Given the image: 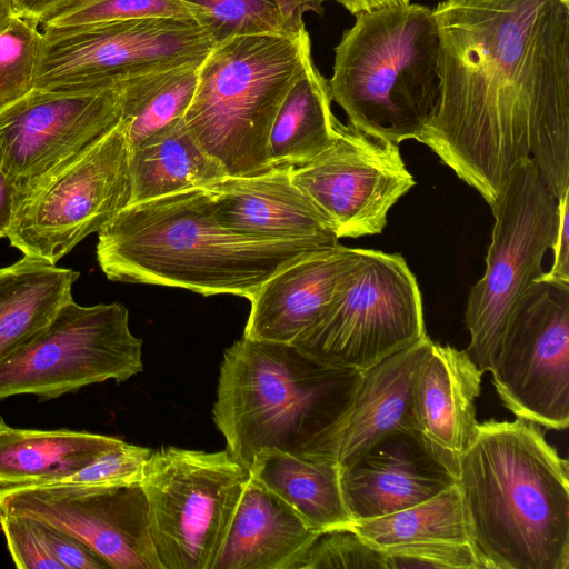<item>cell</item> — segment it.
Wrapping results in <instances>:
<instances>
[{"mask_svg":"<svg viewBox=\"0 0 569 569\" xmlns=\"http://www.w3.org/2000/svg\"><path fill=\"white\" fill-rule=\"evenodd\" d=\"M439 99L417 137L490 206L530 156L569 192V0H442Z\"/></svg>","mask_w":569,"mask_h":569,"instance_id":"obj_1","label":"cell"},{"mask_svg":"<svg viewBox=\"0 0 569 569\" xmlns=\"http://www.w3.org/2000/svg\"><path fill=\"white\" fill-rule=\"evenodd\" d=\"M526 418L478 422L456 483L485 569H569V467Z\"/></svg>","mask_w":569,"mask_h":569,"instance_id":"obj_2","label":"cell"},{"mask_svg":"<svg viewBox=\"0 0 569 569\" xmlns=\"http://www.w3.org/2000/svg\"><path fill=\"white\" fill-rule=\"evenodd\" d=\"M337 244L234 232L207 191L191 189L123 208L98 232L97 260L110 280L250 300L281 269Z\"/></svg>","mask_w":569,"mask_h":569,"instance_id":"obj_3","label":"cell"},{"mask_svg":"<svg viewBox=\"0 0 569 569\" xmlns=\"http://www.w3.org/2000/svg\"><path fill=\"white\" fill-rule=\"evenodd\" d=\"M361 376L321 365L290 343L242 336L224 351L213 421L229 453L247 470L267 448L329 462L330 433Z\"/></svg>","mask_w":569,"mask_h":569,"instance_id":"obj_4","label":"cell"},{"mask_svg":"<svg viewBox=\"0 0 569 569\" xmlns=\"http://www.w3.org/2000/svg\"><path fill=\"white\" fill-rule=\"evenodd\" d=\"M438 51L427 6L359 13L335 47L331 100L353 128L397 144L416 140L438 103Z\"/></svg>","mask_w":569,"mask_h":569,"instance_id":"obj_5","label":"cell"},{"mask_svg":"<svg viewBox=\"0 0 569 569\" xmlns=\"http://www.w3.org/2000/svg\"><path fill=\"white\" fill-rule=\"evenodd\" d=\"M311 61L307 30L234 37L208 53L183 120L228 176L272 169L268 159L272 122Z\"/></svg>","mask_w":569,"mask_h":569,"instance_id":"obj_6","label":"cell"},{"mask_svg":"<svg viewBox=\"0 0 569 569\" xmlns=\"http://www.w3.org/2000/svg\"><path fill=\"white\" fill-rule=\"evenodd\" d=\"M426 335L419 284L403 257L361 249L320 317L290 345L321 365L362 372Z\"/></svg>","mask_w":569,"mask_h":569,"instance_id":"obj_7","label":"cell"},{"mask_svg":"<svg viewBox=\"0 0 569 569\" xmlns=\"http://www.w3.org/2000/svg\"><path fill=\"white\" fill-rule=\"evenodd\" d=\"M491 208L495 224L483 276L471 287L465 312L469 357L490 371L507 323L527 289L542 273V258L557 230V199L530 156L503 181Z\"/></svg>","mask_w":569,"mask_h":569,"instance_id":"obj_8","label":"cell"},{"mask_svg":"<svg viewBox=\"0 0 569 569\" xmlns=\"http://www.w3.org/2000/svg\"><path fill=\"white\" fill-rule=\"evenodd\" d=\"M248 478L228 450L151 451L140 485L162 569H212Z\"/></svg>","mask_w":569,"mask_h":569,"instance_id":"obj_9","label":"cell"},{"mask_svg":"<svg viewBox=\"0 0 569 569\" xmlns=\"http://www.w3.org/2000/svg\"><path fill=\"white\" fill-rule=\"evenodd\" d=\"M142 369V340L130 331L123 305L84 307L71 299L0 362V400L16 395L54 399L109 379L123 382Z\"/></svg>","mask_w":569,"mask_h":569,"instance_id":"obj_10","label":"cell"},{"mask_svg":"<svg viewBox=\"0 0 569 569\" xmlns=\"http://www.w3.org/2000/svg\"><path fill=\"white\" fill-rule=\"evenodd\" d=\"M213 48L193 20L140 18L80 27H43L34 88L73 90L200 64Z\"/></svg>","mask_w":569,"mask_h":569,"instance_id":"obj_11","label":"cell"},{"mask_svg":"<svg viewBox=\"0 0 569 569\" xmlns=\"http://www.w3.org/2000/svg\"><path fill=\"white\" fill-rule=\"evenodd\" d=\"M130 203L129 143L121 122L37 184L17 206L7 238L56 264Z\"/></svg>","mask_w":569,"mask_h":569,"instance_id":"obj_12","label":"cell"},{"mask_svg":"<svg viewBox=\"0 0 569 569\" xmlns=\"http://www.w3.org/2000/svg\"><path fill=\"white\" fill-rule=\"evenodd\" d=\"M502 405L545 429L569 426V283L539 277L511 315L490 370Z\"/></svg>","mask_w":569,"mask_h":569,"instance_id":"obj_13","label":"cell"},{"mask_svg":"<svg viewBox=\"0 0 569 569\" xmlns=\"http://www.w3.org/2000/svg\"><path fill=\"white\" fill-rule=\"evenodd\" d=\"M120 82L73 90L33 88L0 110V169L16 208L43 179L120 122Z\"/></svg>","mask_w":569,"mask_h":569,"instance_id":"obj_14","label":"cell"},{"mask_svg":"<svg viewBox=\"0 0 569 569\" xmlns=\"http://www.w3.org/2000/svg\"><path fill=\"white\" fill-rule=\"evenodd\" d=\"M0 513L44 522L80 540L113 569H162L140 483L71 481L0 488Z\"/></svg>","mask_w":569,"mask_h":569,"instance_id":"obj_15","label":"cell"},{"mask_svg":"<svg viewBox=\"0 0 569 569\" xmlns=\"http://www.w3.org/2000/svg\"><path fill=\"white\" fill-rule=\"evenodd\" d=\"M290 177L338 239L381 233L389 210L416 184L399 144L349 123L320 156L290 168Z\"/></svg>","mask_w":569,"mask_h":569,"instance_id":"obj_16","label":"cell"},{"mask_svg":"<svg viewBox=\"0 0 569 569\" xmlns=\"http://www.w3.org/2000/svg\"><path fill=\"white\" fill-rule=\"evenodd\" d=\"M482 375L466 350L430 339L412 377V432L455 477L477 430Z\"/></svg>","mask_w":569,"mask_h":569,"instance_id":"obj_17","label":"cell"},{"mask_svg":"<svg viewBox=\"0 0 569 569\" xmlns=\"http://www.w3.org/2000/svg\"><path fill=\"white\" fill-rule=\"evenodd\" d=\"M345 501L352 521L411 507L456 482L412 432L393 433L340 469Z\"/></svg>","mask_w":569,"mask_h":569,"instance_id":"obj_18","label":"cell"},{"mask_svg":"<svg viewBox=\"0 0 569 569\" xmlns=\"http://www.w3.org/2000/svg\"><path fill=\"white\" fill-rule=\"evenodd\" d=\"M202 189L212 201L217 220L234 232L262 239L339 243L325 217L292 182L290 168L227 176Z\"/></svg>","mask_w":569,"mask_h":569,"instance_id":"obj_19","label":"cell"},{"mask_svg":"<svg viewBox=\"0 0 569 569\" xmlns=\"http://www.w3.org/2000/svg\"><path fill=\"white\" fill-rule=\"evenodd\" d=\"M340 243L301 258L269 278L249 300L243 336L292 343L311 327L360 258Z\"/></svg>","mask_w":569,"mask_h":569,"instance_id":"obj_20","label":"cell"},{"mask_svg":"<svg viewBox=\"0 0 569 569\" xmlns=\"http://www.w3.org/2000/svg\"><path fill=\"white\" fill-rule=\"evenodd\" d=\"M429 341L426 335L362 371L350 406L330 433L326 451L329 462L346 468L382 439L398 432H412L411 382Z\"/></svg>","mask_w":569,"mask_h":569,"instance_id":"obj_21","label":"cell"},{"mask_svg":"<svg viewBox=\"0 0 569 569\" xmlns=\"http://www.w3.org/2000/svg\"><path fill=\"white\" fill-rule=\"evenodd\" d=\"M316 533L249 475L212 569H288Z\"/></svg>","mask_w":569,"mask_h":569,"instance_id":"obj_22","label":"cell"},{"mask_svg":"<svg viewBox=\"0 0 569 569\" xmlns=\"http://www.w3.org/2000/svg\"><path fill=\"white\" fill-rule=\"evenodd\" d=\"M129 176L132 204L202 189L228 174L182 118L129 148Z\"/></svg>","mask_w":569,"mask_h":569,"instance_id":"obj_23","label":"cell"},{"mask_svg":"<svg viewBox=\"0 0 569 569\" xmlns=\"http://www.w3.org/2000/svg\"><path fill=\"white\" fill-rule=\"evenodd\" d=\"M119 438L68 429L0 431V488L62 481L94 462Z\"/></svg>","mask_w":569,"mask_h":569,"instance_id":"obj_24","label":"cell"},{"mask_svg":"<svg viewBox=\"0 0 569 569\" xmlns=\"http://www.w3.org/2000/svg\"><path fill=\"white\" fill-rule=\"evenodd\" d=\"M80 273L24 256L0 269V362L42 330L72 299Z\"/></svg>","mask_w":569,"mask_h":569,"instance_id":"obj_25","label":"cell"},{"mask_svg":"<svg viewBox=\"0 0 569 569\" xmlns=\"http://www.w3.org/2000/svg\"><path fill=\"white\" fill-rule=\"evenodd\" d=\"M248 471L316 532L342 528L352 521L336 463L305 460L267 448L254 456Z\"/></svg>","mask_w":569,"mask_h":569,"instance_id":"obj_26","label":"cell"},{"mask_svg":"<svg viewBox=\"0 0 569 569\" xmlns=\"http://www.w3.org/2000/svg\"><path fill=\"white\" fill-rule=\"evenodd\" d=\"M326 79L313 61L293 83L272 122L268 138L271 168H297L326 151L342 124L331 110Z\"/></svg>","mask_w":569,"mask_h":569,"instance_id":"obj_27","label":"cell"},{"mask_svg":"<svg viewBox=\"0 0 569 569\" xmlns=\"http://www.w3.org/2000/svg\"><path fill=\"white\" fill-rule=\"evenodd\" d=\"M200 64L147 72L120 81V122L129 148L184 117L197 89Z\"/></svg>","mask_w":569,"mask_h":569,"instance_id":"obj_28","label":"cell"},{"mask_svg":"<svg viewBox=\"0 0 569 569\" xmlns=\"http://www.w3.org/2000/svg\"><path fill=\"white\" fill-rule=\"evenodd\" d=\"M342 528L381 550L432 540L470 541L456 482L422 502L386 516L351 521Z\"/></svg>","mask_w":569,"mask_h":569,"instance_id":"obj_29","label":"cell"},{"mask_svg":"<svg viewBox=\"0 0 569 569\" xmlns=\"http://www.w3.org/2000/svg\"><path fill=\"white\" fill-rule=\"evenodd\" d=\"M202 28L213 47L252 34H293L274 0H179ZM298 34V33H297Z\"/></svg>","mask_w":569,"mask_h":569,"instance_id":"obj_30","label":"cell"},{"mask_svg":"<svg viewBox=\"0 0 569 569\" xmlns=\"http://www.w3.org/2000/svg\"><path fill=\"white\" fill-rule=\"evenodd\" d=\"M34 22L16 16L0 33V110L34 88L42 32Z\"/></svg>","mask_w":569,"mask_h":569,"instance_id":"obj_31","label":"cell"},{"mask_svg":"<svg viewBox=\"0 0 569 569\" xmlns=\"http://www.w3.org/2000/svg\"><path fill=\"white\" fill-rule=\"evenodd\" d=\"M288 569H387L383 550L348 528L319 531Z\"/></svg>","mask_w":569,"mask_h":569,"instance_id":"obj_32","label":"cell"},{"mask_svg":"<svg viewBox=\"0 0 569 569\" xmlns=\"http://www.w3.org/2000/svg\"><path fill=\"white\" fill-rule=\"evenodd\" d=\"M192 19L179 0H74L43 27H80L140 18Z\"/></svg>","mask_w":569,"mask_h":569,"instance_id":"obj_33","label":"cell"},{"mask_svg":"<svg viewBox=\"0 0 569 569\" xmlns=\"http://www.w3.org/2000/svg\"><path fill=\"white\" fill-rule=\"evenodd\" d=\"M387 569H485L470 541L432 540L383 549Z\"/></svg>","mask_w":569,"mask_h":569,"instance_id":"obj_34","label":"cell"},{"mask_svg":"<svg viewBox=\"0 0 569 569\" xmlns=\"http://www.w3.org/2000/svg\"><path fill=\"white\" fill-rule=\"evenodd\" d=\"M151 450L121 439L94 462L62 481L94 486L140 483Z\"/></svg>","mask_w":569,"mask_h":569,"instance_id":"obj_35","label":"cell"},{"mask_svg":"<svg viewBox=\"0 0 569 569\" xmlns=\"http://www.w3.org/2000/svg\"><path fill=\"white\" fill-rule=\"evenodd\" d=\"M0 527L17 568L62 569L44 545L32 518L0 513Z\"/></svg>","mask_w":569,"mask_h":569,"instance_id":"obj_36","label":"cell"},{"mask_svg":"<svg viewBox=\"0 0 569 569\" xmlns=\"http://www.w3.org/2000/svg\"><path fill=\"white\" fill-rule=\"evenodd\" d=\"M37 529L52 557L62 569L110 568L98 555L77 538L36 520Z\"/></svg>","mask_w":569,"mask_h":569,"instance_id":"obj_37","label":"cell"},{"mask_svg":"<svg viewBox=\"0 0 569 569\" xmlns=\"http://www.w3.org/2000/svg\"><path fill=\"white\" fill-rule=\"evenodd\" d=\"M557 230L552 243L553 263L541 277L569 283V192L557 200Z\"/></svg>","mask_w":569,"mask_h":569,"instance_id":"obj_38","label":"cell"},{"mask_svg":"<svg viewBox=\"0 0 569 569\" xmlns=\"http://www.w3.org/2000/svg\"><path fill=\"white\" fill-rule=\"evenodd\" d=\"M278 4L287 29L293 33H300L306 29L303 16L307 12L322 14L323 3L329 0H274Z\"/></svg>","mask_w":569,"mask_h":569,"instance_id":"obj_39","label":"cell"},{"mask_svg":"<svg viewBox=\"0 0 569 569\" xmlns=\"http://www.w3.org/2000/svg\"><path fill=\"white\" fill-rule=\"evenodd\" d=\"M74 0H12L18 16L43 24Z\"/></svg>","mask_w":569,"mask_h":569,"instance_id":"obj_40","label":"cell"},{"mask_svg":"<svg viewBox=\"0 0 569 569\" xmlns=\"http://www.w3.org/2000/svg\"><path fill=\"white\" fill-rule=\"evenodd\" d=\"M16 211L14 192L0 169V238L7 237Z\"/></svg>","mask_w":569,"mask_h":569,"instance_id":"obj_41","label":"cell"},{"mask_svg":"<svg viewBox=\"0 0 569 569\" xmlns=\"http://www.w3.org/2000/svg\"><path fill=\"white\" fill-rule=\"evenodd\" d=\"M347 9L351 14L357 16L363 12L407 6L411 0H335Z\"/></svg>","mask_w":569,"mask_h":569,"instance_id":"obj_42","label":"cell"},{"mask_svg":"<svg viewBox=\"0 0 569 569\" xmlns=\"http://www.w3.org/2000/svg\"><path fill=\"white\" fill-rule=\"evenodd\" d=\"M16 16L18 14L12 0H0V33L10 26Z\"/></svg>","mask_w":569,"mask_h":569,"instance_id":"obj_43","label":"cell"},{"mask_svg":"<svg viewBox=\"0 0 569 569\" xmlns=\"http://www.w3.org/2000/svg\"><path fill=\"white\" fill-rule=\"evenodd\" d=\"M9 426L3 421L2 417L0 416V431L7 429Z\"/></svg>","mask_w":569,"mask_h":569,"instance_id":"obj_44","label":"cell"}]
</instances>
